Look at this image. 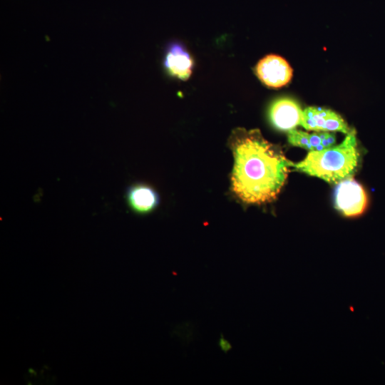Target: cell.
I'll list each match as a JSON object with an SVG mask.
<instances>
[{
    "instance_id": "obj_1",
    "label": "cell",
    "mask_w": 385,
    "mask_h": 385,
    "mask_svg": "<svg viewBox=\"0 0 385 385\" xmlns=\"http://www.w3.org/2000/svg\"><path fill=\"white\" fill-rule=\"evenodd\" d=\"M229 141L235 159L232 192L247 204L273 201L284 185L292 163L258 129L237 128Z\"/></svg>"
},
{
    "instance_id": "obj_2",
    "label": "cell",
    "mask_w": 385,
    "mask_h": 385,
    "mask_svg": "<svg viewBox=\"0 0 385 385\" xmlns=\"http://www.w3.org/2000/svg\"><path fill=\"white\" fill-rule=\"evenodd\" d=\"M359 158L355 130L346 135L339 145L309 151L305 158L292 164L295 170L324 180L330 184L351 178Z\"/></svg>"
},
{
    "instance_id": "obj_3",
    "label": "cell",
    "mask_w": 385,
    "mask_h": 385,
    "mask_svg": "<svg viewBox=\"0 0 385 385\" xmlns=\"http://www.w3.org/2000/svg\"><path fill=\"white\" fill-rule=\"evenodd\" d=\"M335 207L346 217L361 215L368 204V197L361 185L353 178L337 184L334 190Z\"/></svg>"
},
{
    "instance_id": "obj_4",
    "label": "cell",
    "mask_w": 385,
    "mask_h": 385,
    "mask_svg": "<svg viewBox=\"0 0 385 385\" xmlns=\"http://www.w3.org/2000/svg\"><path fill=\"white\" fill-rule=\"evenodd\" d=\"M300 125L308 130L317 132L339 131L349 134L351 129L344 119L334 111L315 106L303 110Z\"/></svg>"
},
{
    "instance_id": "obj_5",
    "label": "cell",
    "mask_w": 385,
    "mask_h": 385,
    "mask_svg": "<svg viewBox=\"0 0 385 385\" xmlns=\"http://www.w3.org/2000/svg\"><path fill=\"white\" fill-rule=\"evenodd\" d=\"M255 71L265 85L274 88L287 85L292 77V69L287 61L274 54L262 58L257 63Z\"/></svg>"
},
{
    "instance_id": "obj_6",
    "label": "cell",
    "mask_w": 385,
    "mask_h": 385,
    "mask_svg": "<svg viewBox=\"0 0 385 385\" xmlns=\"http://www.w3.org/2000/svg\"><path fill=\"white\" fill-rule=\"evenodd\" d=\"M303 110L294 100L283 97L275 100L270 107L269 118L273 126L289 131L300 125Z\"/></svg>"
},
{
    "instance_id": "obj_7",
    "label": "cell",
    "mask_w": 385,
    "mask_h": 385,
    "mask_svg": "<svg viewBox=\"0 0 385 385\" xmlns=\"http://www.w3.org/2000/svg\"><path fill=\"white\" fill-rule=\"evenodd\" d=\"M163 65L171 76L186 81L192 74L193 61L183 45L173 43L167 48Z\"/></svg>"
},
{
    "instance_id": "obj_8",
    "label": "cell",
    "mask_w": 385,
    "mask_h": 385,
    "mask_svg": "<svg viewBox=\"0 0 385 385\" xmlns=\"http://www.w3.org/2000/svg\"><path fill=\"white\" fill-rule=\"evenodd\" d=\"M126 198L130 208L140 214L151 212L159 203V196L156 191L145 184L130 186L127 190Z\"/></svg>"
},
{
    "instance_id": "obj_9",
    "label": "cell",
    "mask_w": 385,
    "mask_h": 385,
    "mask_svg": "<svg viewBox=\"0 0 385 385\" xmlns=\"http://www.w3.org/2000/svg\"><path fill=\"white\" fill-rule=\"evenodd\" d=\"M287 139L291 145L305 148L309 151L324 149L321 132L308 133L303 130L293 129L288 131Z\"/></svg>"
},
{
    "instance_id": "obj_10",
    "label": "cell",
    "mask_w": 385,
    "mask_h": 385,
    "mask_svg": "<svg viewBox=\"0 0 385 385\" xmlns=\"http://www.w3.org/2000/svg\"><path fill=\"white\" fill-rule=\"evenodd\" d=\"M219 344H220L221 349L223 351H225V352L231 349V345L230 344V343L227 341H226L225 339H224L222 337L220 340Z\"/></svg>"
}]
</instances>
